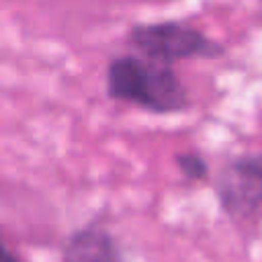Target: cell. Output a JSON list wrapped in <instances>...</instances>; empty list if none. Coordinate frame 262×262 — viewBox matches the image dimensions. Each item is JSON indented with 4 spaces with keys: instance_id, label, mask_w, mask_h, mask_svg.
<instances>
[{
    "instance_id": "cell-4",
    "label": "cell",
    "mask_w": 262,
    "mask_h": 262,
    "mask_svg": "<svg viewBox=\"0 0 262 262\" xmlns=\"http://www.w3.org/2000/svg\"><path fill=\"white\" fill-rule=\"evenodd\" d=\"M61 262H125L117 237L100 223L74 229L61 248Z\"/></svg>"
},
{
    "instance_id": "cell-6",
    "label": "cell",
    "mask_w": 262,
    "mask_h": 262,
    "mask_svg": "<svg viewBox=\"0 0 262 262\" xmlns=\"http://www.w3.org/2000/svg\"><path fill=\"white\" fill-rule=\"evenodd\" d=\"M0 262H23V258L18 256V252L10 250L8 244H2V248H0Z\"/></svg>"
},
{
    "instance_id": "cell-5",
    "label": "cell",
    "mask_w": 262,
    "mask_h": 262,
    "mask_svg": "<svg viewBox=\"0 0 262 262\" xmlns=\"http://www.w3.org/2000/svg\"><path fill=\"white\" fill-rule=\"evenodd\" d=\"M174 164L178 172L190 182H203L209 178V162L199 151H178L174 154Z\"/></svg>"
},
{
    "instance_id": "cell-2",
    "label": "cell",
    "mask_w": 262,
    "mask_h": 262,
    "mask_svg": "<svg viewBox=\"0 0 262 262\" xmlns=\"http://www.w3.org/2000/svg\"><path fill=\"white\" fill-rule=\"evenodd\" d=\"M127 43L135 47L143 57L168 66L194 57L217 59L225 53V47L219 41L180 20L137 23L129 29Z\"/></svg>"
},
{
    "instance_id": "cell-3",
    "label": "cell",
    "mask_w": 262,
    "mask_h": 262,
    "mask_svg": "<svg viewBox=\"0 0 262 262\" xmlns=\"http://www.w3.org/2000/svg\"><path fill=\"white\" fill-rule=\"evenodd\" d=\"M215 194L229 219H254L262 209V151L229 158L215 176Z\"/></svg>"
},
{
    "instance_id": "cell-1",
    "label": "cell",
    "mask_w": 262,
    "mask_h": 262,
    "mask_svg": "<svg viewBox=\"0 0 262 262\" xmlns=\"http://www.w3.org/2000/svg\"><path fill=\"white\" fill-rule=\"evenodd\" d=\"M106 96L135 104L154 115H174L190 108V96L172 66L139 55H115L104 74Z\"/></svg>"
}]
</instances>
